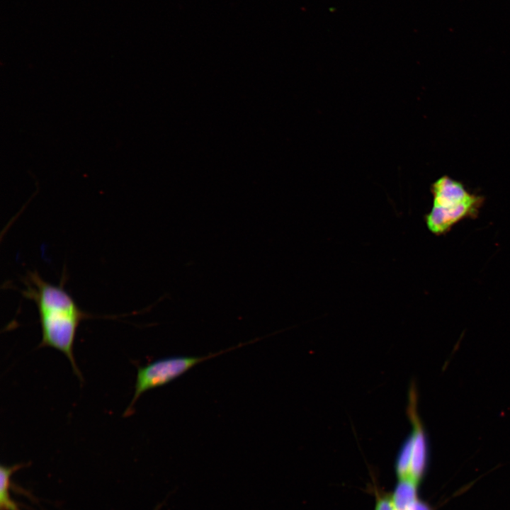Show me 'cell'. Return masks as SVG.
<instances>
[{"instance_id": "obj_1", "label": "cell", "mask_w": 510, "mask_h": 510, "mask_svg": "<svg viewBox=\"0 0 510 510\" xmlns=\"http://www.w3.org/2000/svg\"><path fill=\"white\" fill-rule=\"evenodd\" d=\"M24 283L23 295L33 300L38 309L42 334L39 347H50L62 353L74 374L82 381L74 345L80 323L91 315L80 309L62 284H51L38 272H28Z\"/></svg>"}, {"instance_id": "obj_2", "label": "cell", "mask_w": 510, "mask_h": 510, "mask_svg": "<svg viewBox=\"0 0 510 510\" xmlns=\"http://www.w3.org/2000/svg\"><path fill=\"white\" fill-rule=\"evenodd\" d=\"M433 207L425 215L429 231L436 235L448 232L467 218L477 216L483 204L482 196L468 192L460 182L443 176L431 186Z\"/></svg>"}, {"instance_id": "obj_3", "label": "cell", "mask_w": 510, "mask_h": 510, "mask_svg": "<svg viewBox=\"0 0 510 510\" xmlns=\"http://www.w3.org/2000/svg\"><path fill=\"white\" fill-rule=\"evenodd\" d=\"M253 342L254 341H248L204 356L163 358L144 366L139 367L137 368L134 394L124 416H127L132 414L134 405L145 392L169 384L203 361Z\"/></svg>"}, {"instance_id": "obj_4", "label": "cell", "mask_w": 510, "mask_h": 510, "mask_svg": "<svg viewBox=\"0 0 510 510\" xmlns=\"http://www.w3.org/2000/svg\"><path fill=\"white\" fill-rule=\"evenodd\" d=\"M392 495L395 510H432L418 497L419 485L407 480H397Z\"/></svg>"}, {"instance_id": "obj_5", "label": "cell", "mask_w": 510, "mask_h": 510, "mask_svg": "<svg viewBox=\"0 0 510 510\" xmlns=\"http://www.w3.org/2000/svg\"><path fill=\"white\" fill-rule=\"evenodd\" d=\"M27 464L18 463L11 466L1 465L0 468V510H21L18 504L11 499L9 493L11 477L13 472Z\"/></svg>"}, {"instance_id": "obj_6", "label": "cell", "mask_w": 510, "mask_h": 510, "mask_svg": "<svg viewBox=\"0 0 510 510\" xmlns=\"http://www.w3.org/2000/svg\"><path fill=\"white\" fill-rule=\"evenodd\" d=\"M375 503L374 510H395L391 494L385 492L377 487H373Z\"/></svg>"}]
</instances>
